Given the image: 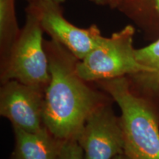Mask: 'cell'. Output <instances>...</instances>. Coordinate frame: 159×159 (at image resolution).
Segmentation results:
<instances>
[{
  "instance_id": "1",
  "label": "cell",
  "mask_w": 159,
  "mask_h": 159,
  "mask_svg": "<svg viewBox=\"0 0 159 159\" xmlns=\"http://www.w3.org/2000/svg\"><path fill=\"white\" fill-rule=\"evenodd\" d=\"M50 80L45 91L43 124L62 141L77 139L88 117L113 99L77 74V59L54 40H44Z\"/></svg>"
},
{
  "instance_id": "2",
  "label": "cell",
  "mask_w": 159,
  "mask_h": 159,
  "mask_svg": "<svg viewBox=\"0 0 159 159\" xmlns=\"http://www.w3.org/2000/svg\"><path fill=\"white\" fill-rule=\"evenodd\" d=\"M117 103L130 159H159V119L156 106L130 89L127 77L95 83Z\"/></svg>"
},
{
  "instance_id": "3",
  "label": "cell",
  "mask_w": 159,
  "mask_h": 159,
  "mask_svg": "<svg viewBox=\"0 0 159 159\" xmlns=\"http://www.w3.org/2000/svg\"><path fill=\"white\" fill-rule=\"evenodd\" d=\"M26 13L25 24L19 37L7 54L1 58V84L15 80L46 91L50 75L43 46V31L31 5Z\"/></svg>"
},
{
  "instance_id": "4",
  "label": "cell",
  "mask_w": 159,
  "mask_h": 159,
  "mask_svg": "<svg viewBox=\"0 0 159 159\" xmlns=\"http://www.w3.org/2000/svg\"><path fill=\"white\" fill-rule=\"evenodd\" d=\"M135 28L127 25L109 38L79 61L77 71L89 83L128 77L149 70L137 61L134 47Z\"/></svg>"
},
{
  "instance_id": "5",
  "label": "cell",
  "mask_w": 159,
  "mask_h": 159,
  "mask_svg": "<svg viewBox=\"0 0 159 159\" xmlns=\"http://www.w3.org/2000/svg\"><path fill=\"white\" fill-rule=\"evenodd\" d=\"M29 5L36 13L43 31L80 61L99 47L105 39L97 25L80 28L69 22L63 16L61 4L53 0H37Z\"/></svg>"
},
{
  "instance_id": "6",
  "label": "cell",
  "mask_w": 159,
  "mask_h": 159,
  "mask_svg": "<svg viewBox=\"0 0 159 159\" xmlns=\"http://www.w3.org/2000/svg\"><path fill=\"white\" fill-rule=\"evenodd\" d=\"M110 102L91 113L77 136L84 159H113L124 153L122 122Z\"/></svg>"
},
{
  "instance_id": "7",
  "label": "cell",
  "mask_w": 159,
  "mask_h": 159,
  "mask_svg": "<svg viewBox=\"0 0 159 159\" xmlns=\"http://www.w3.org/2000/svg\"><path fill=\"white\" fill-rule=\"evenodd\" d=\"M45 91L15 80L2 83L0 115L8 119L13 128L37 132L45 126Z\"/></svg>"
},
{
  "instance_id": "8",
  "label": "cell",
  "mask_w": 159,
  "mask_h": 159,
  "mask_svg": "<svg viewBox=\"0 0 159 159\" xmlns=\"http://www.w3.org/2000/svg\"><path fill=\"white\" fill-rule=\"evenodd\" d=\"M13 159H57L64 141L57 139L44 126L37 132L13 128Z\"/></svg>"
},
{
  "instance_id": "9",
  "label": "cell",
  "mask_w": 159,
  "mask_h": 159,
  "mask_svg": "<svg viewBox=\"0 0 159 159\" xmlns=\"http://www.w3.org/2000/svg\"><path fill=\"white\" fill-rule=\"evenodd\" d=\"M136 56L149 71L127 77L130 89L155 105V100H159V38L150 45L136 49Z\"/></svg>"
},
{
  "instance_id": "10",
  "label": "cell",
  "mask_w": 159,
  "mask_h": 159,
  "mask_svg": "<svg viewBox=\"0 0 159 159\" xmlns=\"http://www.w3.org/2000/svg\"><path fill=\"white\" fill-rule=\"evenodd\" d=\"M117 9L148 33H159V0H124Z\"/></svg>"
},
{
  "instance_id": "11",
  "label": "cell",
  "mask_w": 159,
  "mask_h": 159,
  "mask_svg": "<svg viewBox=\"0 0 159 159\" xmlns=\"http://www.w3.org/2000/svg\"><path fill=\"white\" fill-rule=\"evenodd\" d=\"M21 30L16 13V0H0V56L7 54Z\"/></svg>"
},
{
  "instance_id": "12",
  "label": "cell",
  "mask_w": 159,
  "mask_h": 159,
  "mask_svg": "<svg viewBox=\"0 0 159 159\" xmlns=\"http://www.w3.org/2000/svg\"><path fill=\"white\" fill-rule=\"evenodd\" d=\"M57 159H84L83 149L77 139L64 141Z\"/></svg>"
},
{
  "instance_id": "13",
  "label": "cell",
  "mask_w": 159,
  "mask_h": 159,
  "mask_svg": "<svg viewBox=\"0 0 159 159\" xmlns=\"http://www.w3.org/2000/svg\"><path fill=\"white\" fill-rule=\"evenodd\" d=\"M124 0H105V5H108L111 8H117Z\"/></svg>"
},
{
  "instance_id": "14",
  "label": "cell",
  "mask_w": 159,
  "mask_h": 159,
  "mask_svg": "<svg viewBox=\"0 0 159 159\" xmlns=\"http://www.w3.org/2000/svg\"><path fill=\"white\" fill-rule=\"evenodd\" d=\"M89 1L99 5H105V0H89Z\"/></svg>"
},
{
  "instance_id": "15",
  "label": "cell",
  "mask_w": 159,
  "mask_h": 159,
  "mask_svg": "<svg viewBox=\"0 0 159 159\" xmlns=\"http://www.w3.org/2000/svg\"><path fill=\"white\" fill-rule=\"evenodd\" d=\"M113 159H130V158H129L128 156H126L125 153H122V154L118 155V156H116Z\"/></svg>"
},
{
  "instance_id": "16",
  "label": "cell",
  "mask_w": 159,
  "mask_h": 159,
  "mask_svg": "<svg viewBox=\"0 0 159 159\" xmlns=\"http://www.w3.org/2000/svg\"><path fill=\"white\" fill-rule=\"evenodd\" d=\"M53 1H55V2H57V3H59V4H61V3H63V2L65 1V0H53Z\"/></svg>"
},
{
  "instance_id": "17",
  "label": "cell",
  "mask_w": 159,
  "mask_h": 159,
  "mask_svg": "<svg viewBox=\"0 0 159 159\" xmlns=\"http://www.w3.org/2000/svg\"><path fill=\"white\" fill-rule=\"evenodd\" d=\"M27 1H28L29 4H33V3L35 2H36L37 0H27Z\"/></svg>"
},
{
  "instance_id": "18",
  "label": "cell",
  "mask_w": 159,
  "mask_h": 159,
  "mask_svg": "<svg viewBox=\"0 0 159 159\" xmlns=\"http://www.w3.org/2000/svg\"></svg>"
}]
</instances>
